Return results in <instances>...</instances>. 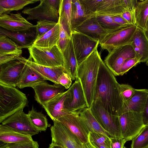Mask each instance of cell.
Segmentation results:
<instances>
[{
	"instance_id": "obj_2",
	"label": "cell",
	"mask_w": 148,
	"mask_h": 148,
	"mask_svg": "<svg viewBox=\"0 0 148 148\" xmlns=\"http://www.w3.org/2000/svg\"><path fill=\"white\" fill-rule=\"evenodd\" d=\"M98 47L78 64L77 69V78L80 81L89 109L94 101L99 70L102 60Z\"/></svg>"
},
{
	"instance_id": "obj_40",
	"label": "cell",
	"mask_w": 148,
	"mask_h": 148,
	"mask_svg": "<svg viewBox=\"0 0 148 148\" xmlns=\"http://www.w3.org/2000/svg\"><path fill=\"white\" fill-rule=\"evenodd\" d=\"M0 148H39L38 142L33 140L3 144Z\"/></svg>"
},
{
	"instance_id": "obj_58",
	"label": "cell",
	"mask_w": 148,
	"mask_h": 148,
	"mask_svg": "<svg viewBox=\"0 0 148 148\" xmlns=\"http://www.w3.org/2000/svg\"><path fill=\"white\" fill-rule=\"evenodd\" d=\"M147 148H148V147H147Z\"/></svg>"
},
{
	"instance_id": "obj_14",
	"label": "cell",
	"mask_w": 148,
	"mask_h": 148,
	"mask_svg": "<svg viewBox=\"0 0 148 148\" xmlns=\"http://www.w3.org/2000/svg\"><path fill=\"white\" fill-rule=\"evenodd\" d=\"M79 112H72L56 120L66 127L82 143H86L89 142V132L80 117Z\"/></svg>"
},
{
	"instance_id": "obj_56",
	"label": "cell",
	"mask_w": 148,
	"mask_h": 148,
	"mask_svg": "<svg viewBox=\"0 0 148 148\" xmlns=\"http://www.w3.org/2000/svg\"><path fill=\"white\" fill-rule=\"evenodd\" d=\"M146 65L148 66V60L146 62Z\"/></svg>"
},
{
	"instance_id": "obj_54",
	"label": "cell",
	"mask_w": 148,
	"mask_h": 148,
	"mask_svg": "<svg viewBox=\"0 0 148 148\" xmlns=\"http://www.w3.org/2000/svg\"><path fill=\"white\" fill-rule=\"evenodd\" d=\"M144 31H148V18L147 20Z\"/></svg>"
},
{
	"instance_id": "obj_27",
	"label": "cell",
	"mask_w": 148,
	"mask_h": 148,
	"mask_svg": "<svg viewBox=\"0 0 148 148\" xmlns=\"http://www.w3.org/2000/svg\"><path fill=\"white\" fill-rule=\"evenodd\" d=\"M0 35L6 36L16 42L22 49H28L31 46L35 40V33L33 32L21 33L13 32L0 28Z\"/></svg>"
},
{
	"instance_id": "obj_53",
	"label": "cell",
	"mask_w": 148,
	"mask_h": 148,
	"mask_svg": "<svg viewBox=\"0 0 148 148\" xmlns=\"http://www.w3.org/2000/svg\"><path fill=\"white\" fill-rule=\"evenodd\" d=\"M83 148H92L89 141L86 143H82Z\"/></svg>"
},
{
	"instance_id": "obj_20",
	"label": "cell",
	"mask_w": 148,
	"mask_h": 148,
	"mask_svg": "<svg viewBox=\"0 0 148 148\" xmlns=\"http://www.w3.org/2000/svg\"><path fill=\"white\" fill-rule=\"evenodd\" d=\"M68 93V90L59 94L42 106L53 121L71 113L66 110L64 105L65 100Z\"/></svg>"
},
{
	"instance_id": "obj_17",
	"label": "cell",
	"mask_w": 148,
	"mask_h": 148,
	"mask_svg": "<svg viewBox=\"0 0 148 148\" xmlns=\"http://www.w3.org/2000/svg\"><path fill=\"white\" fill-rule=\"evenodd\" d=\"M35 100L42 106L59 94L64 92L65 88L60 84H50L46 81L39 83L32 88Z\"/></svg>"
},
{
	"instance_id": "obj_21",
	"label": "cell",
	"mask_w": 148,
	"mask_h": 148,
	"mask_svg": "<svg viewBox=\"0 0 148 148\" xmlns=\"http://www.w3.org/2000/svg\"><path fill=\"white\" fill-rule=\"evenodd\" d=\"M129 43L133 48L140 63L148 60V41L144 30L137 27Z\"/></svg>"
},
{
	"instance_id": "obj_22",
	"label": "cell",
	"mask_w": 148,
	"mask_h": 148,
	"mask_svg": "<svg viewBox=\"0 0 148 148\" xmlns=\"http://www.w3.org/2000/svg\"><path fill=\"white\" fill-rule=\"evenodd\" d=\"M73 30L98 39L99 42L106 34L110 33L101 27L95 17L87 18Z\"/></svg>"
},
{
	"instance_id": "obj_26",
	"label": "cell",
	"mask_w": 148,
	"mask_h": 148,
	"mask_svg": "<svg viewBox=\"0 0 148 148\" xmlns=\"http://www.w3.org/2000/svg\"><path fill=\"white\" fill-rule=\"evenodd\" d=\"M58 20L71 37L73 31L72 24V0H60Z\"/></svg>"
},
{
	"instance_id": "obj_25",
	"label": "cell",
	"mask_w": 148,
	"mask_h": 148,
	"mask_svg": "<svg viewBox=\"0 0 148 148\" xmlns=\"http://www.w3.org/2000/svg\"><path fill=\"white\" fill-rule=\"evenodd\" d=\"M46 80L40 74L26 65L17 87L20 89L27 87L32 88Z\"/></svg>"
},
{
	"instance_id": "obj_4",
	"label": "cell",
	"mask_w": 148,
	"mask_h": 148,
	"mask_svg": "<svg viewBox=\"0 0 148 148\" xmlns=\"http://www.w3.org/2000/svg\"><path fill=\"white\" fill-rule=\"evenodd\" d=\"M29 56L28 60L44 66L53 67L64 66L62 52L57 45L52 47H41L32 45L28 49Z\"/></svg>"
},
{
	"instance_id": "obj_16",
	"label": "cell",
	"mask_w": 148,
	"mask_h": 148,
	"mask_svg": "<svg viewBox=\"0 0 148 148\" xmlns=\"http://www.w3.org/2000/svg\"><path fill=\"white\" fill-rule=\"evenodd\" d=\"M0 26L13 32L25 31L35 27V25L29 22L20 13L0 14Z\"/></svg>"
},
{
	"instance_id": "obj_57",
	"label": "cell",
	"mask_w": 148,
	"mask_h": 148,
	"mask_svg": "<svg viewBox=\"0 0 148 148\" xmlns=\"http://www.w3.org/2000/svg\"><path fill=\"white\" fill-rule=\"evenodd\" d=\"M91 146L92 147V148H96L95 147L93 146H92V145L91 144Z\"/></svg>"
},
{
	"instance_id": "obj_35",
	"label": "cell",
	"mask_w": 148,
	"mask_h": 148,
	"mask_svg": "<svg viewBox=\"0 0 148 148\" xmlns=\"http://www.w3.org/2000/svg\"><path fill=\"white\" fill-rule=\"evenodd\" d=\"M72 17L73 30L87 18L79 0H72Z\"/></svg>"
},
{
	"instance_id": "obj_47",
	"label": "cell",
	"mask_w": 148,
	"mask_h": 148,
	"mask_svg": "<svg viewBox=\"0 0 148 148\" xmlns=\"http://www.w3.org/2000/svg\"><path fill=\"white\" fill-rule=\"evenodd\" d=\"M121 16L131 25H136L135 15L130 11L126 10Z\"/></svg>"
},
{
	"instance_id": "obj_50",
	"label": "cell",
	"mask_w": 148,
	"mask_h": 148,
	"mask_svg": "<svg viewBox=\"0 0 148 148\" xmlns=\"http://www.w3.org/2000/svg\"><path fill=\"white\" fill-rule=\"evenodd\" d=\"M142 114L144 125H148V95Z\"/></svg>"
},
{
	"instance_id": "obj_11",
	"label": "cell",
	"mask_w": 148,
	"mask_h": 148,
	"mask_svg": "<svg viewBox=\"0 0 148 148\" xmlns=\"http://www.w3.org/2000/svg\"><path fill=\"white\" fill-rule=\"evenodd\" d=\"M137 27L132 25L109 33L99 42V45L102 49L110 52L116 47L129 43Z\"/></svg>"
},
{
	"instance_id": "obj_15",
	"label": "cell",
	"mask_w": 148,
	"mask_h": 148,
	"mask_svg": "<svg viewBox=\"0 0 148 148\" xmlns=\"http://www.w3.org/2000/svg\"><path fill=\"white\" fill-rule=\"evenodd\" d=\"M22 133L32 136L39 132L33 125L23 110L19 111L9 117L2 123Z\"/></svg>"
},
{
	"instance_id": "obj_1",
	"label": "cell",
	"mask_w": 148,
	"mask_h": 148,
	"mask_svg": "<svg viewBox=\"0 0 148 148\" xmlns=\"http://www.w3.org/2000/svg\"><path fill=\"white\" fill-rule=\"evenodd\" d=\"M115 76L102 60L99 70L94 101H98L109 112L119 116L123 113L124 102L121 95L120 84Z\"/></svg>"
},
{
	"instance_id": "obj_55",
	"label": "cell",
	"mask_w": 148,
	"mask_h": 148,
	"mask_svg": "<svg viewBox=\"0 0 148 148\" xmlns=\"http://www.w3.org/2000/svg\"><path fill=\"white\" fill-rule=\"evenodd\" d=\"M145 35L148 41V31H144Z\"/></svg>"
},
{
	"instance_id": "obj_3",
	"label": "cell",
	"mask_w": 148,
	"mask_h": 148,
	"mask_svg": "<svg viewBox=\"0 0 148 148\" xmlns=\"http://www.w3.org/2000/svg\"><path fill=\"white\" fill-rule=\"evenodd\" d=\"M26 95L15 87L0 84V123L27 106Z\"/></svg>"
},
{
	"instance_id": "obj_52",
	"label": "cell",
	"mask_w": 148,
	"mask_h": 148,
	"mask_svg": "<svg viewBox=\"0 0 148 148\" xmlns=\"http://www.w3.org/2000/svg\"><path fill=\"white\" fill-rule=\"evenodd\" d=\"M48 148H65L62 146L57 145L52 143L49 145Z\"/></svg>"
},
{
	"instance_id": "obj_48",
	"label": "cell",
	"mask_w": 148,
	"mask_h": 148,
	"mask_svg": "<svg viewBox=\"0 0 148 148\" xmlns=\"http://www.w3.org/2000/svg\"><path fill=\"white\" fill-rule=\"evenodd\" d=\"M21 56L17 54H7L0 56V65L15 60Z\"/></svg>"
},
{
	"instance_id": "obj_45",
	"label": "cell",
	"mask_w": 148,
	"mask_h": 148,
	"mask_svg": "<svg viewBox=\"0 0 148 148\" xmlns=\"http://www.w3.org/2000/svg\"><path fill=\"white\" fill-rule=\"evenodd\" d=\"M58 82L59 84L63 86L65 89H69L71 86L72 80L68 73H63L58 77Z\"/></svg>"
},
{
	"instance_id": "obj_49",
	"label": "cell",
	"mask_w": 148,
	"mask_h": 148,
	"mask_svg": "<svg viewBox=\"0 0 148 148\" xmlns=\"http://www.w3.org/2000/svg\"><path fill=\"white\" fill-rule=\"evenodd\" d=\"M112 17L115 22L121 26L127 27L132 25L125 20L121 15L113 16Z\"/></svg>"
},
{
	"instance_id": "obj_30",
	"label": "cell",
	"mask_w": 148,
	"mask_h": 148,
	"mask_svg": "<svg viewBox=\"0 0 148 148\" xmlns=\"http://www.w3.org/2000/svg\"><path fill=\"white\" fill-rule=\"evenodd\" d=\"M79 115L89 132L99 133L110 138H112L111 135L101 126L89 108H85L80 111Z\"/></svg>"
},
{
	"instance_id": "obj_5",
	"label": "cell",
	"mask_w": 148,
	"mask_h": 148,
	"mask_svg": "<svg viewBox=\"0 0 148 148\" xmlns=\"http://www.w3.org/2000/svg\"><path fill=\"white\" fill-rule=\"evenodd\" d=\"M90 109L101 126L112 138L122 137L118 116L109 112L97 100L94 101Z\"/></svg>"
},
{
	"instance_id": "obj_38",
	"label": "cell",
	"mask_w": 148,
	"mask_h": 148,
	"mask_svg": "<svg viewBox=\"0 0 148 148\" xmlns=\"http://www.w3.org/2000/svg\"><path fill=\"white\" fill-rule=\"evenodd\" d=\"M57 22L46 20L37 21L35 27L36 31L35 40L51 29L56 25Z\"/></svg>"
},
{
	"instance_id": "obj_23",
	"label": "cell",
	"mask_w": 148,
	"mask_h": 148,
	"mask_svg": "<svg viewBox=\"0 0 148 148\" xmlns=\"http://www.w3.org/2000/svg\"><path fill=\"white\" fill-rule=\"evenodd\" d=\"M148 95V89H136L135 92L133 96L124 102L123 113L129 111L142 113Z\"/></svg>"
},
{
	"instance_id": "obj_18",
	"label": "cell",
	"mask_w": 148,
	"mask_h": 148,
	"mask_svg": "<svg viewBox=\"0 0 148 148\" xmlns=\"http://www.w3.org/2000/svg\"><path fill=\"white\" fill-rule=\"evenodd\" d=\"M17 60L23 62L38 72L46 80L59 84L58 79L64 72H66L64 66L50 67L41 65L21 56Z\"/></svg>"
},
{
	"instance_id": "obj_59",
	"label": "cell",
	"mask_w": 148,
	"mask_h": 148,
	"mask_svg": "<svg viewBox=\"0 0 148 148\" xmlns=\"http://www.w3.org/2000/svg\"></svg>"
},
{
	"instance_id": "obj_9",
	"label": "cell",
	"mask_w": 148,
	"mask_h": 148,
	"mask_svg": "<svg viewBox=\"0 0 148 148\" xmlns=\"http://www.w3.org/2000/svg\"><path fill=\"white\" fill-rule=\"evenodd\" d=\"M50 127L51 143L65 148H83L82 143L66 127L57 120Z\"/></svg>"
},
{
	"instance_id": "obj_43",
	"label": "cell",
	"mask_w": 148,
	"mask_h": 148,
	"mask_svg": "<svg viewBox=\"0 0 148 148\" xmlns=\"http://www.w3.org/2000/svg\"><path fill=\"white\" fill-rule=\"evenodd\" d=\"M119 89L124 102L129 100L134 94L136 89L127 84H119Z\"/></svg>"
},
{
	"instance_id": "obj_37",
	"label": "cell",
	"mask_w": 148,
	"mask_h": 148,
	"mask_svg": "<svg viewBox=\"0 0 148 148\" xmlns=\"http://www.w3.org/2000/svg\"><path fill=\"white\" fill-rule=\"evenodd\" d=\"M132 140L131 148L148 147V125H145L139 134Z\"/></svg>"
},
{
	"instance_id": "obj_12",
	"label": "cell",
	"mask_w": 148,
	"mask_h": 148,
	"mask_svg": "<svg viewBox=\"0 0 148 148\" xmlns=\"http://www.w3.org/2000/svg\"><path fill=\"white\" fill-rule=\"evenodd\" d=\"M26 65L15 60L0 65V84L12 87L18 86Z\"/></svg>"
},
{
	"instance_id": "obj_44",
	"label": "cell",
	"mask_w": 148,
	"mask_h": 148,
	"mask_svg": "<svg viewBox=\"0 0 148 148\" xmlns=\"http://www.w3.org/2000/svg\"><path fill=\"white\" fill-rule=\"evenodd\" d=\"M139 63V60L136 57L126 60L121 67L120 75H123L132 68Z\"/></svg>"
},
{
	"instance_id": "obj_28",
	"label": "cell",
	"mask_w": 148,
	"mask_h": 148,
	"mask_svg": "<svg viewBox=\"0 0 148 148\" xmlns=\"http://www.w3.org/2000/svg\"><path fill=\"white\" fill-rule=\"evenodd\" d=\"M32 140L31 136L22 133L5 125H0V141L3 144Z\"/></svg>"
},
{
	"instance_id": "obj_19",
	"label": "cell",
	"mask_w": 148,
	"mask_h": 148,
	"mask_svg": "<svg viewBox=\"0 0 148 148\" xmlns=\"http://www.w3.org/2000/svg\"><path fill=\"white\" fill-rule=\"evenodd\" d=\"M127 9L125 0H101L96 11L87 17L121 15Z\"/></svg>"
},
{
	"instance_id": "obj_24",
	"label": "cell",
	"mask_w": 148,
	"mask_h": 148,
	"mask_svg": "<svg viewBox=\"0 0 148 148\" xmlns=\"http://www.w3.org/2000/svg\"><path fill=\"white\" fill-rule=\"evenodd\" d=\"M64 60V66L66 73L74 80L77 78V63L71 38L66 47L62 52Z\"/></svg>"
},
{
	"instance_id": "obj_13",
	"label": "cell",
	"mask_w": 148,
	"mask_h": 148,
	"mask_svg": "<svg viewBox=\"0 0 148 148\" xmlns=\"http://www.w3.org/2000/svg\"><path fill=\"white\" fill-rule=\"evenodd\" d=\"M75 79L68 89V93L64 102L65 108L69 113L80 112L84 108H88L80 81L77 78Z\"/></svg>"
},
{
	"instance_id": "obj_41",
	"label": "cell",
	"mask_w": 148,
	"mask_h": 148,
	"mask_svg": "<svg viewBox=\"0 0 148 148\" xmlns=\"http://www.w3.org/2000/svg\"><path fill=\"white\" fill-rule=\"evenodd\" d=\"M101 0H79L87 18L96 10Z\"/></svg>"
},
{
	"instance_id": "obj_7",
	"label": "cell",
	"mask_w": 148,
	"mask_h": 148,
	"mask_svg": "<svg viewBox=\"0 0 148 148\" xmlns=\"http://www.w3.org/2000/svg\"><path fill=\"white\" fill-rule=\"evenodd\" d=\"M119 116L122 136L127 141L132 140L145 126L141 112L129 111Z\"/></svg>"
},
{
	"instance_id": "obj_32",
	"label": "cell",
	"mask_w": 148,
	"mask_h": 148,
	"mask_svg": "<svg viewBox=\"0 0 148 148\" xmlns=\"http://www.w3.org/2000/svg\"><path fill=\"white\" fill-rule=\"evenodd\" d=\"M27 115L32 124L39 132L45 131L51 126L46 116L42 112L37 111L33 106L31 110H29Z\"/></svg>"
},
{
	"instance_id": "obj_36",
	"label": "cell",
	"mask_w": 148,
	"mask_h": 148,
	"mask_svg": "<svg viewBox=\"0 0 148 148\" xmlns=\"http://www.w3.org/2000/svg\"><path fill=\"white\" fill-rule=\"evenodd\" d=\"M95 17L101 27L110 32L126 27L121 26L115 22L111 16H102Z\"/></svg>"
},
{
	"instance_id": "obj_33",
	"label": "cell",
	"mask_w": 148,
	"mask_h": 148,
	"mask_svg": "<svg viewBox=\"0 0 148 148\" xmlns=\"http://www.w3.org/2000/svg\"><path fill=\"white\" fill-rule=\"evenodd\" d=\"M22 49L16 42L8 37L0 35V56L12 54L21 56Z\"/></svg>"
},
{
	"instance_id": "obj_46",
	"label": "cell",
	"mask_w": 148,
	"mask_h": 148,
	"mask_svg": "<svg viewBox=\"0 0 148 148\" xmlns=\"http://www.w3.org/2000/svg\"><path fill=\"white\" fill-rule=\"evenodd\" d=\"M111 148H123L127 141L124 138H110Z\"/></svg>"
},
{
	"instance_id": "obj_6",
	"label": "cell",
	"mask_w": 148,
	"mask_h": 148,
	"mask_svg": "<svg viewBox=\"0 0 148 148\" xmlns=\"http://www.w3.org/2000/svg\"><path fill=\"white\" fill-rule=\"evenodd\" d=\"M60 0H41L40 4L32 8L25 7L22 13L28 15L27 20H46L57 22L59 18Z\"/></svg>"
},
{
	"instance_id": "obj_10",
	"label": "cell",
	"mask_w": 148,
	"mask_h": 148,
	"mask_svg": "<svg viewBox=\"0 0 148 148\" xmlns=\"http://www.w3.org/2000/svg\"><path fill=\"white\" fill-rule=\"evenodd\" d=\"M78 64L84 60L97 47L99 40L73 30L71 36Z\"/></svg>"
},
{
	"instance_id": "obj_51",
	"label": "cell",
	"mask_w": 148,
	"mask_h": 148,
	"mask_svg": "<svg viewBox=\"0 0 148 148\" xmlns=\"http://www.w3.org/2000/svg\"><path fill=\"white\" fill-rule=\"evenodd\" d=\"M89 142L92 145L96 148H108L105 146L98 144L94 142Z\"/></svg>"
},
{
	"instance_id": "obj_42",
	"label": "cell",
	"mask_w": 148,
	"mask_h": 148,
	"mask_svg": "<svg viewBox=\"0 0 148 148\" xmlns=\"http://www.w3.org/2000/svg\"><path fill=\"white\" fill-rule=\"evenodd\" d=\"M59 23L60 33L58 46L62 52L71 40V37L60 21Z\"/></svg>"
},
{
	"instance_id": "obj_8",
	"label": "cell",
	"mask_w": 148,
	"mask_h": 148,
	"mask_svg": "<svg viewBox=\"0 0 148 148\" xmlns=\"http://www.w3.org/2000/svg\"><path fill=\"white\" fill-rule=\"evenodd\" d=\"M135 57V51L129 43L116 47L108 53L104 62L115 76H119L120 75V68L124 61Z\"/></svg>"
},
{
	"instance_id": "obj_39",
	"label": "cell",
	"mask_w": 148,
	"mask_h": 148,
	"mask_svg": "<svg viewBox=\"0 0 148 148\" xmlns=\"http://www.w3.org/2000/svg\"><path fill=\"white\" fill-rule=\"evenodd\" d=\"M89 141L111 148L110 138L102 134L89 132Z\"/></svg>"
},
{
	"instance_id": "obj_29",
	"label": "cell",
	"mask_w": 148,
	"mask_h": 148,
	"mask_svg": "<svg viewBox=\"0 0 148 148\" xmlns=\"http://www.w3.org/2000/svg\"><path fill=\"white\" fill-rule=\"evenodd\" d=\"M59 33L60 23L58 21L57 24L53 28L35 40L32 45L41 47H52L55 45L58 46Z\"/></svg>"
},
{
	"instance_id": "obj_34",
	"label": "cell",
	"mask_w": 148,
	"mask_h": 148,
	"mask_svg": "<svg viewBox=\"0 0 148 148\" xmlns=\"http://www.w3.org/2000/svg\"><path fill=\"white\" fill-rule=\"evenodd\" d=\"M135 18L137 27L144 30L148 18V0L138 1Z\"/></svg>"
},
{
	"instance_id": "obj_31",
	"label": "cell",
	"mask_w": 148,
	"mask_h": 148,
	"mask_svg": "<svg viewBox=\"0 0 148 148\" xmlns=\"http://www.w3.org/2000/svg\"><path fill=\"white\" fill-rule=\"evenodd\" d=\"M39 0H0V14H10L13 11L23 9L26 6Z\"/></svg>"
}]
</instances>
